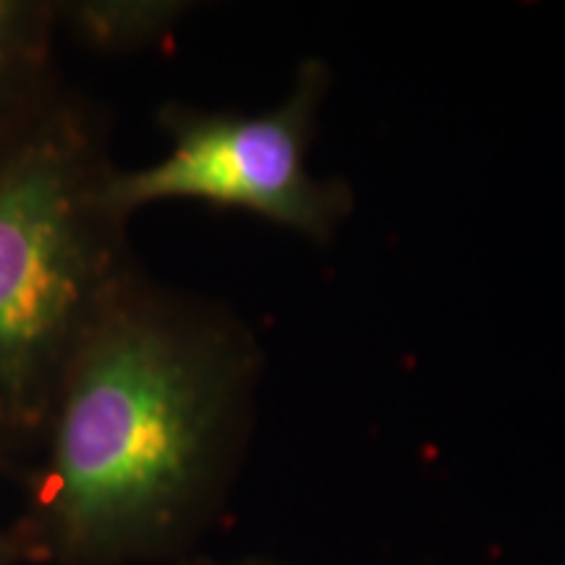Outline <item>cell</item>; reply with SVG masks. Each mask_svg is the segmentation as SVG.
Here are the masks:
<instances>
[{
  "label": "cell",
  "mask_w": 565,
  "mask_h": 565,
  "mask_svg": "<svg viewBox=\"0 0 565 565\" xmlns=\"http://www.w3.org/2000/svg\"><path fill=\"white\" fill-rule=\"evenodd\" d=\"M108 137L55 87L0 126V469L24 482L68 362L137 273Z\"/></svg>",
  "instance_id": "obj_2"
},
{
  "label": "cell",
  "mask_w": 565,
  "mask_h": 565,
  "mask_svg": "<svg viewBox=\"0 0 565 565\" xmlns=\"http://www.w3.org/2000/svg\"><path fill=\"white\" fill-rule=\"evenodd\" d=\"M55 0H0V126L61 87Z\"/></svg>",
  "instance_id": "obj_4"
},
{
  "label": "cell",
  "mask_w": 565,
  "mask_h": 565,
  "mask_svg": "<svg viewBox=\"0 0 565 565\" xmlns=\"http://www.w3.org/2000/svg\"><path fill=\"white\" fill-rule=\"evenodd\" d=\"M179 565H280L273 561H265V557H242V561H212V557H186Z\"/></svg>",
  "instance_id": "obj_7"
},
{
  "label": "cell",
  "mask_w": 565,
  "mask_h": 565,
  "mask_svg": "<svg viewBox=\"0 0 565 565\" xmlns=\"http://www.w3.org/2000/svg\"><path fill=\"white\" fill-rule=\"evenodd\" d=\"M0 477H6V475H3V469H0Z\"/></svg>",
  "instance_id": "obj_8"
},
{
  "label": "cell",
  "mask_w": 565,
  "mask_h": 565,
  "mask_svg": "<svg viewBox=\"0 0 565 565\" xmlns=\"http://www.w3.org/2000/svg\"><path fill=\"white\" fill-rule=\"evenodd\" d=\"M183 11V3L166 0H55L58 32L103 53L150 45L173 30Z\"/></svg>",
  "instance_id": "obj_5"
},
{
  "label": "cell",
  "mask_w": 565,
  "mask_h": 565,
  "mask_svg": "<svg viewBox=\"0 0 565 565\" xmlns=\"http://www.w3.org/2000/svg\"><path fill=\"white\" fill-rule=\"evenodd\" d=\"M263 353L231 309L139 270L76 349L11 521L21 563L192 557L252 435Z\"/></svg>",
  "instance_id": "obj_1"
},
{
  "label": "cell",
  "mask_w": 565,
  "mask_h": 565,
  "mask_svg": "<svg viewBox=\"0 0 565 565\" xmlns=\"http://www.w3.org/2000/svg\"><path fill=\"white\" fill-rule=\"evenodd\" d=\"M0 565H24L9 526H0Z\"/></svg>",
  "instance_id": "obj_6"
},
{
  "label": "cell",
  "mask_w": 565,
  "mask_h": 565,
  "mask_svg": "<svg viewBox=\"0 0 565 565\" xmlns=\"http://www.w3.org/2000/svg\"><path fill=\"white\" fill-rule=\"evenodd\" d=\"M330 87V71L309 58L296 71L288 97L273 110H204L168 103L158 124L168 139L160 160L113 173L110 196L124 217L160 202H200L242 210L330 242L353 210L341 179H320L307 168L317 116Z\"/></svg>",
  "instance_id": "obj_3"
}]
</instances>
